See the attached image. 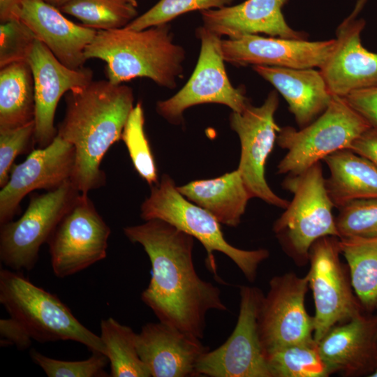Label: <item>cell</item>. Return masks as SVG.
<instances>
[{"label": "cell", "instance_id": "cell-1", "mask_svg": "<svg viewBox=\"0 0 377 377\" xmlns=\"http://www.w3.org/2000/svg\"><path fill=\"white\" fill-rule=\"evenodd\" d=\"M140 244L151 265V279L141 299L158 320L200 339L210 310L226 311L221 290L202 279L193 260V237L161 219L123 229Z\"/></svg>", "mask_w": 377, "mask_h": 377}, {"label": "cell", "instance_id": "cell-44", "mask_svg": "<svg viewBox=\"0 0 377 377\" xmlns=\"http://www.w3.org/2000/svg\"><path fill=\"white\" fill-rule=\"evenodd\" d=\"M369 377H377V369L375 370Z\"/></svg>", "mask_w": 377, "mask_h": 377}, {"label": "cell", "instance_id": "cell-11", "mask_svg": "<svg viewBox=\"0 0 377 377\" xmlns=\"http://www.w3.org/2000/svg\"><path fill=\"white\" fill-rule=\"evenodd\" d=\"M264 295L253 286L240 287L235 327L221 346L200 357L198 376L272 377L258 331V313Z\"/></svg>", "mask_w": 377, "mask_h": 377}, {"label": "cell", "instance_id": "cell-18", "mask_svg": "<svg viewBox=\"0 0 377 377\" xmlns=\"http://www.w3.org/2000/svg\"><path fill=\"white\" fill-rule=\"evenodd\" d=\"M317 346L330 375L369 376L377 369V314L363 312L335 325Z\"/></svg>", "mask_w": 377, "mask_h": 377}, {"label": "cell", "instance_id": "cell-10", "mask_svg": "<svg viewBox=\"0 0 377 377\" xmlns=\"http://www.w3.org/2000/svg\"><path fill=\"white\" fill-rule=\"evenodd\" d=\"M196 34L200 52L191 77L177 94L156 103L158 114L173 124H181L185 110L193 105L219 103L242 112L251 103L243 89L234 87L228 77L221 37L202 26Z\"/></svg>", "mask_w": 377, "mask_h": 377}, {"label": "cell", "instance_id": "cell-16", "mask_svg": "<svg viewBox=\"0 0 377 377\" xmlns=\"http://www.w3.org/2000/svg\"><path fill=\"white\" fill-rule=\"evenodd\" d=\"M35 93V143L48 146L57 135L54 115L61 96L87 87L93 78L89 68L72 69L60 62L47 47L36 39L28 57Z\"/></svg>", "mask_w": 377, "mask_h": 377}, {"label": "cell", "instance_id": "cell-36", "mask_svg": "<svg viewBox=\"0 0 377 377\" xmlns=\"http://www.w3.org/2000/svg\"><path fill=\"white\" fill-rule=\"evenodd\" d=\"M34 121L20 127L0 130V187L8 181L15 158L33 151Z\"/></svg>", "mask_w": 377, "mask_h": 377}, {"label": "cell", "instance_id": "cell-43", "mask_svg": "<svg viewBox=\"0 0 377 377\" xmlns=\"http://www.w3.org/2000/svg\"><path fill=\"white\" fill-rule=\"evenodd\" d=\"M124 1L128 3H131V5L134 6L136 8L138 6V2L136 0H124Z\"/></svg>", "mask_w": 377, "mask_h": 377}, {"label": "cell", "instance_id": "cell-13", "mask_svg": "<svg viewBox=\"0 0 377 377\" xmlns=\"http://www.w3.org/2000/svg\"><path fill=\"white\" fill-rule=\"evenodd\" d=\"M276 91H272L259 107L251 103L242 112L230 115L231 128L241 143V156L237 170L251 198L286 209L289 201L277 195L269 186L265 167L281 130L274 119L279 106Z\"/></svg>", "mask_w": 377, "mask_h": 377}, {"label": "cell", "instance_id": "cell-21", "mask_svg": "<svg viewBox=\"0 0 377 377\" xmlns=\"http://www.w3.org/2000/svg\"><path fill=\"white\" fill-rule=\"evenodd\" d=\"M15 16L64 65L72 69L84 67L85 49L98 30L71 22L43 0H23Z\"/></svg>", "mask_w": 377, "mask_h": 377}, {"label": "cell", "instance_id": "cell-41", "mask_svg": "<svg viewBox=\"0 0 377 377\" xmlns=\"http://www.w3.org/2000/svg\"><path fill=\"white\" fill-rule=\"evenodd\" d=\"M367 1L368 0H357L353 10L347 17L349 19L356 18L357 15L362 10Z\"/></svg>", "mask_w": 377, "mask_h": 377}, {"label": "cell", "instance_id": "cell-23", "mask_svg": "<svg viewBox=\"0 0 377 377\" xmlns=\"http://www.w3.org/2000/svg\"><path fill=\"white\" fill-rule=\"evenodd\" d=\"M252 68L285 98L300 128L319 117L334 96L320 70L260 65Z\"/></svg>", "mask_w": 377, "mask_h": 377}, {"label": "cell", "instance_id": "cell-15", "mask_svg": "<svg viewBox=\"0 0 377 377\" xmlns=\"http://www.w3.org/2000/svg\"><path fill=\"white\" fill-rule=\"evenodd\" d=\"M75 159L74 147L57 135L48 146L34 149L22 163L13 165L0 191V225L12 221L30 192L52 191L71 180Z\"/></svg>", "mask_w": 377, "mask_h": 377}, {"label": "cell", "instance_id": "cell-33", "mask_svg": "<svg viewBox=\"0 0 377 377\" xmlns=\"http://www.w3.org/2000/svg\"><path fill=\"white\" fill-rule=\"evenodd\" d=\"M233 0H160L126 27L131 30H143L167 24L175 17L193 10L221 8L230 6Z\"/></svg>", "mask_w": 377, "mask_h": 377}, {"label": "cell", "instance_id": "cell-20", "mask_svg": "<svg viewBox=\"0 0 377 377\" xmlns=\"http://www.w3.org/2000/svg\"><path fill=\"white\" fill-rule=\"evenodd\" d=\"M200 339L159 321L142 326L136 346L152 377H195L200 357L209 350Z\"/></svg>", "mask_w": 377, "mask_h": 377}, {"label": "cell", "instance_id": "cell-5", "mask_svg": "<svg viewBox=\"0 0 377 377\" xmlns=\"http://www.w3.org/2000/svg\"><path fill=\"white\" fill-rule=\"evenodd\" d=\"M0 303L39 342L73 341L105 355L100 336L84 326L55 295L37 286L21 272L1 268Z\"/></svg>", "mask_w": 377, "mask_h": 377}, {"label": "cell", "instance_id": "cell-6", "mask_svg": "<svg viewBox=\"0 0 377 377\" xmlns=\"http://www.w3.org/2000/svg\"><path fill=\"white\" fill-rule=\"evenodd\" d=\"M282 185L293 198L274 223L273 231L288 256L304 265L318 239L339 237L332 214L334 205L326 188L320 162L300 175L287 176Z\"/></svg>", "mask_w": 377, "mask_h": 377}, {"label": "cell", "instance_id": "cell-26", "mask_svg": "<svg viewBox=\"0 0 377 377\" xmlns=\"http://www.w3.org/2000/svg\"><path fill=\"white\" fill-rule=\"evenodd\" d=\"M34 117V82L29 62L0 68V130L22 126Z\"/></svg>", "mask_w": 377, "mask_h": 377}, {"label": "cell", "instance_id": "cell-9", "mask_svg": "<svg viewBox=\"0 0 377 377\" xmlns=\"http://www.w3.org/2000/svg\"><path fill=\"white\" fill-rule=\"evenodd\" d=\"M339 237L318 239L309 250L307 274L315 304L314 340L330 329L364 312L353 289L350 274L341 263Z\"/></svg>", "mask_w": 377, "mask_h": 377}, {"label": "cell", "instance_id": "cell-7", "mask_svg": "<svg viewBox=\"0 0 377 377\" xmlns=\"http://www.w3.org/2000/svg\"><path fill=\"white\" fill-rule=\"evenodd\" d=\"M371 126L344 97L333 96L326 110L309 125L300 130L281 128L276 142L287 152L277 165V172L300 175L328 155L349 149Z\"/></svg>", "mask_w": 377, "mask_h": 377}, {"label": "cell", "instance_id": "cell-31", "mask_svg": "<svg viewBox=\"0 0 377 377\" xmlns=\"http://www.w3.org/2000/svg\"><path fill=\"white\" fill-rule=\"evenodd\" d=\"M144 110L140 102L133 107L124 126V141L133 167L138 175L150 186L158 182L155 159L145 128Z\"/></svg>", "mask_w": 377, "mask_h": 377}, {"label": "cell", "instance_id": "cell-42", "mask_svg": "<svg viewBox=\"0 0 377 377\" xmlns=\"http://www.w3.org/2000/svg\"><path fill=\"white\" fill-rule=\"evenodd\" d=\"M46 3L59 9L61 7L72 0H43Z\"/></svg>", "mask_w": 377, "mask_h": 377}, {"label": "cell", "instance_id": "cell-3", "mask_svg": "<svg viewBox=\"0 0 377 377\" xmlns=\"http://www.w3.org/2000/svg\"><path fill=\"white\" fill-rule=\"evenodd\" d=\"M84 56L104 61L108 80L113 84L147 77L174 89L183 75L185 51L173 42L167 23L139 31L98 30Z\"/></svg>", "mask_w": 377, "mask_h": 377}, {"label": "cell", "instance_id": "cell-2", "mask_svg": "<svg viewBox=\"0 0 377 377\" xmlns=\"http://www.w3.org/2000/svg\"><path fill=\"white\" fill-rule=\"evenodd\" d=\"M64 117L57 135L71 144L75 159L71 181L80 193L103 186L101 161L110 147L121 140L133 108L128 86L108 80L91 81L87 87L66 94Z\"/></svg>", "mask_w": 377, "mask_h": 377}, {"label": "cell", "instance_id": "cell-25", "mask_svg": "<svg viewBox=\"0 0 377 377\" xmlns=\"http://www.w3.org/2000/svg\"><path fill=\"white\" fill-rule=\"evenodd\" d=\"M323 161L330 172L325 186L334 207L354 200L377 198V166L369 159L344 149Z\"/></svg>", "mask_w": 377, "mask_h": 377}, {"label": "cell", "instance_id": "cell-34", "mask_svg": "<svg viewBox=\"0 0 377 377\" xmlns=\"http://www.w3.org/2000/svg\"><path fill=\"white\" fill-rule=\"evenodd\" d=\"M31 360L49 377H105L108 359L105 355L93 352L91 356L84 360L66 361L47 357L35 349L30 351Z\"/></svg>", "mask_w": 377, "mask_h": 377}, {"label": "cell", "instance_id": "cell-29", "mask_svg": "<svg viewBox=\"0 0 377 377\" xmlns=\"http://www.w3.org/2000/svg\"><path fill=\"white\" fill-rule=\"evenodd\" d=\"M272 377H327L316 341L288 345L266 355Z\"/></svg>", "mask_w": 377, "mask_h": 377}, {"label": "cell", "instance_id": "cell-12", "mask_svg": "<svg viewBox=\"0 0 377 377\" xmlns=\"http://www.w3.org/2000/svg\"><path fill=\"white\" fill-rule=\"evenodd\" d=\"M110 228L87 194L80 193L47 241L54 275H73L107 256Z\"/></svg>", "mask_w": 377, "mask_h": 377}, {"label": "cell", "instance_id": "cell-4", "mask_svg": "<svg viewBox=\"0 0 377 377\" xmlns=\"http://www.w3.org/2000/svg\"><path fill=\"white\" fill-rule=\"evenodd\" d=\"M140 216L145 221H166L200 241L207 251V268L216 278L214 251L230 258L250 282L256 280L259 265L269 255L267 249L243 250L229 244L218 220L186 198L172 179L165 174L161 176L160 182L151 186L150 195L141 205Z\"/></svg>", "mask_w": 377, "mask_h": 377}, {"label": "cell", "instance_id": "cell-8", "mask_svg": "<svg viewBox=\"0 0 377 377\" xmlns=\"http://www.w3.org/2000/svg\"><path fill=\"white\" fill-rule=\"evenodd\" d=\"M80 193L68 180L54 190L32 195L19 219L1 225V263L14 271L32 269L40 246L47 242Z\"/></svg>", "mask_w": 377, "mask_h": 377}, {"label": "cell", "instance_id": "cell-38", "mask_svg": "<svg viewBox=\"0 0 377 377\" xmlns=\"http://www.w3.org/2000/svg\"><path fill=\"white\" fill-rule=\"evenodd\" d=\"M0 334L1 346L15 345L20 350L29 348L33 339L26 328L10 316L0 320Z\"/></svg>", "mask_w": 377, "mask_h": 377}, {"label": "cell", "instance_id": "cell-35", "mask_svg": "<svg viewBox=\"0 0 377 377\" xmlns=\"http://www.w3.org/2000/svg\"><path fill=\"white\" fill-rule=\"evenodd\" d=\"M36 36L23 22L13 18L0 24V68L27 61Z\"/></svg>", "mask_w": 377, "mask_h": 377}, {"label": "cell", "instance_id": "cell-22", "mask_svg": "<svg viewBox=\"0 0 377 377\" xmlns=\"http://www.w3.org/2000/svg\"><path fill=\"white\" fill-rule=\"evenodd\" d=\"M288 0H246L235 6L201 10L202 27L218 35L237 38L246 34L306 40L305 33L292 29L282 13Z\"/></svg>", "mask_w": 377, "mask_h": 377}, {"label": "cell", "instance_id": "cell-27", "mask_svg": "<svg viewBox=\"0 0 377 377\" xmlns=\"http://www.w3.org/2000/svg\"><path fill=\"white\" fill-rule=\"evenodd\" d=\"M351 285L364 311L377 310V238H339Z\"/></svg>", "mask_w": 377, "mask_h": 377}, {"label": "cell", "instance_id": "cell-39", "mask_svg": "<svg viewBox=\"0 0 377 377\" xmlns=\"http://www.w3.org/2000/svg\"><path fill=\"white\" fill-rule=\"evenodd\" d=\"M353 151L366 157L377 166V126H371L351 145Z\"/></svg>", "mask_w": 377, "mask_h": 377}, {"label": "cell", "instance_id": "cell-30", "mask_svg": "<svg viewBox=\"0 0 377 377\" xmlns=\"http://www.w3.org/2000/svg\"><path fill=\"white\" fill-rule=\"evenodd\" d=\"M59 10L96 30L123 28L138 15L136 7L124 0H72Z\"/></svg>", "mask_w": 377, "mask_h": 377}, {"label": "cell", "instance_id": "cell-19", "mask_svg": "<svg viewBox=\"0 0 377 377\" xmlns=\"http://www.w3.org/2000/svg\"><path fill=\"white\" fill-rule=\"evenodd\" d=\"M363 19L346 17L338 27L336 46L320 71L334 96L377 87V53L361 42Z\"/></svg>", "mask_w": 377, "mask_h": 377}, {"label": "cell", "instance_id": "cell-32", "mask_svg": "<svg viewBox=\"0 0 377 377\" xmlns=\"http://www.w3.org/2000/svg\"><path fill=\"white\" fill-rule=\"evenodd\" d=\"M339 210L335 221L339 238H377V198L354 200Z\"/></svg>", "mask_w": 377, "mask_h": 377}, {"label": "cell", "instance_id": "cell-37", "mask_svg": "<svg viewBox=\"0 0 377 377\" xmlns=\"http://www.w3.org/2000/svg\"><path fill=\"white\" fill-rule=\"evenodd\" d=\"M372 126H377V87L353 91L344 97Z\"/></svg>", "mask_w": 377, "mask_h": 377}, {"label": "cell", "instance_id": "cell-28", "mask_svg": "<svg viewBox=\"0 0 377 377\" xmlns=\"http://www.w3.org/2000/svg\"><path fill=\"white\" fill-rule=\"evenodd\" d=\"M101 339L105 348L112 377H151L137 350V334L110 317L101 320Z\"/></svg>", "mask_w": 377, "mask_h": 377}, {"label": "cell", "instance_id": "cell-40", "mask_svg": "<svg viewBox=\"0 0 377 377\" xmlns=\"http://www.w3.org/2000/svg\"><path fill=\"white\" fill-rule=\"evenodd\" d=\"M23 0H0V21L17 18L15 13Z\"/></svg>", "mask_w": 377, "mask_h": 377}, {"label": "cell", "instance_id": "cell-24", "mask_svg": "<svg viewBox=\"0 0 377 377\" xmlns=\"http://www.w3.org/2000/svg\"><path fill=\"white\" fill-rule=\"evenodd\" d=\"M177 189L220 223L230 227L239 224L247 202L252 198L237 169L214 179L191 182Z\"/></svg>", "mask_w": 377, "mask_h": 377}, {"label": "cell", "instance_id": "cell-14", "mask_svg": "<svg viewBox=\"0 0 377 377\" xmlns=\"http://www.w3.org/2000/svg\"><path fill=\"white\" fill-rule=\"evenodd\" d=\"M309 286L307 274L300 277L288 272L270 279L258 318L265 355L288 345L315 341L313 316L309 315L304 304Z\"/></svg>", "mask_w": 377, "mask_h": 377}, {"label": "cell", "instance_id": "cell-17", "mask_svg": "<svg viewBox=\"0 0 377 377\" xmlns=\"http://www.w3.org/2000/svg\"><path fill=\"white\" fill-rule=\"evenodd\" d=\"M337 40L308 41L258 34L221 39L225 61L237 66L248 65L319 69L333 52Z\"/></svg>", "mask_w": 377, "mask_h": 377}]
</instances>
